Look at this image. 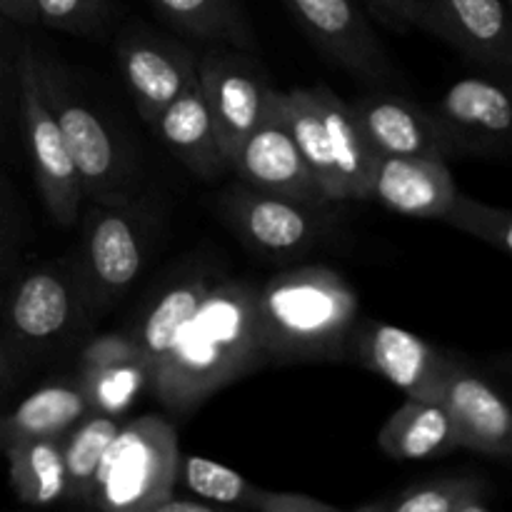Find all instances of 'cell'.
I'll return each mask as SVG.
<instances>
[{"label":"cell","instance_id":"obj_1","mask_svg":"<svg viewBox=\"0 0 512 512\" xmlns=\"http://www.w3.org/2000/svg\"><path fill=\"white\" fill-rule=\"evenodd\" d=\"M263 365L258 285L215 275L170 358L148 378V393L168 413L190 415L210 395Z\"/></svg>","mask_w":512,"mask_h":512},{"label":"cell","instance_id":"obj_2","mask_svg":"<svg viewBox=\"0 0 512 512\" xmlns=\"http://www.w3.org/2000/svg\"><path fill=\"white\" fill-rule=\"evenodd\" d=\"M358 293L335 268L298 265L258 285L265 363H338L358 320Z\"/></svg>","mask_w":512,"mask_h":512},{"label":"cell","instance_id":"obj_3","mask_svg":"<svg viewBox=\"0 0 512 512\" xmlns=\"http://www.w3.org/2000/svg\"><path fill=\"white\" fill-rule=\"evenodd\" d=\"M278 108L330 203L368 200L375 150L360 133L348 100L328 85L278 90Z\"/></svg>","mask_w":512,"mask_h":512},{"label":"cell","instance_id":"obj_4","mask_svg":"<svg viewBox=\"0 0 512 512\" xmlns=\"http://www.w3.org/2000/svg\"><path fill=\"white\" fill-rule=\"evenodd\" d=\"M90 320L75 260L25 270L0 300V328L20 378L58 358Z\"/></svg>","mask_w":512,"mask_h":512},{"label":"cell","instance_id":"obj_5","mask_svg":"<svg viewBox=\"0 0 512 512\" xmlns=\"http://www.w3.org/2000/svg\"><path fill=\"white\" fill-rule=\"evenodd\" d=\"M35 73L63 135L83 198L93 203H123L133 198V158L118 133L105 123L95 105L75 85L70 70L45 50L33 45Z\"/></svg>","mask_w":512,"mask_h":512},{"label":"cell","instance_id":"obj_6","mask_svg":"<svg viewBox=\"0 0 512 512\" xmlns=\"http://www.w3.org/2000/svg\"><path fill=\"white\" fill-rule=\"evenodd\" d=\"M180 475L175 428L158 415H140L120 425L98 465L88 508L108 512H153L173 495Z\"/></svg>","mask_w":512,"mask_h":512},{"label":"cell","instance_id":"obj_7","mask_svg":"<svg viewBox=\"0 0 512 512\" xmlns=\"http://www.w3.org/2000/svg\"><path fill=\"white\" fill-rule=\"evenodd\" d=\"M153 240V210L128 198L93 203L83 213V243L75 258L90 318L108 313L143 273Z\"/></svg>","mask_w":512,"mask_h":512},{"label":"cell","instance_id":"obj_8","mask_svg":"<svg viewBox=\"0 0 512 512\" xmlns=\"http://www.w3.org/2000/svg\"><path fill=\"white\" fill-rule=\"evenodd\" d=\"M328 205L300 203L283 195L263 193L245 183L228 185L218 198V210L233 233L255 253L273 260H295L318 248L333 235Z\"/></svg>","mask_w":512,"mask_h":512},{"label":"cell","instance_id":"obj_9","mask_svg":"<svg viewBox=\"0 0 512 512\" xmlns=\"http://www.w3.org/2000/svg\"><path fill=\"white\" fill-rule=\"evenodd\" d=\"M198 83L215 125L220 153L228 160L275 108L278 90L248 50L210 45L198 55Z\"/></svg>","mask_w":512,"mask_h":512},{"label":"cell","instance_id":"obj_10","mask_svg":"<svg viewBox=\"0 0 512 512\" xmlns=\"http://www.w3.org/2000/svg\"><path fill=\"white\" fill-rule=\"evenodd\" d=\"M18 113L23 123L25 145H28L30 168H33L35 185L40 190L45 210L60 228H70L80 213L78 173L73 168L63 135L53 118L48 100L40 90L38 73H35L33 40H23L18 48Z\"/></svg>","mask_w":512,"mask_h":512},{"label":"cell","instance_id":"obj_11","mask_svg":"<svg viewBox=\"0 0 512 512\" xmlns=\"http://www.w3.org/2000/svg\"><path fill=\"white\" fill-rule=\"evenodd\" d=\"M285 5L335 65L373 88L400 83L395 63L360 8V0H285Z\"/></svg>","mask_w":512,"mask_h":512},{"label":"cell","instance_id":"obj_12","mask_svg":"<svg viewBox=\"0 0 512 512\" xmlns=\"http://www.w3.org/2000/svg\"><path fill=\"white\" fill-rule=\"evenodd\" d=\"M455 353L380 320H355L345 360H355L413 400H435Z\"/></svg>","mask_w":512,"mask_h":512},{"label":"cell","instance_id":"obj_13","mask_svg":"<svg viewBox=\"0 0 512 512\" xmlns=\"http://www.w3.org/2000/svg\"><path fill=\"white\" fill-rule=\"evenodd\" d=\"M115 55L135 108L148 125L185 85L198 78V53L193 48L168 35L150 33L143 25L120 33Z\"/></svg>","mask_w":512,"mask_h":512},{"label":"cell","instance_id":"obj_14","mask_svg":"<svg viewBox=\"0 0 512 512\" xmlns=\"http://www.w3.org/2000/svg\"><path fill=\"white\" fill-rule=\"evenodd\" d=\"M438 403L450 415L458 445L493 460H510L512 413L508 400L463 355L455 353Z\"/></svg>","mask_w":512,"mask_h":512},{"label":"cell","instance_id":"obj_15","mask_svg":"<svg viewBox=\"0 0 512 512\" xmlns=\"http://www.w3.org/2000/svg\"><path fill=\"white\" fill-rule=\"evenodd\" d=\"M228 170L238 175L240 183L263 190V193L283 195V198L313 205L330 203L280 115L278 98H275V108L270 110L268 118L238 145Z\"/></svg>","mask_w":512,"mask_h":512},{"label":"cell","instance_id":"obj_16","mask_svg":"<svg viewBox=\"0 0 512 512\" xmlns=\"http://www.w3.org/2000/svg\"><path fill=\"white\" fill-rule=\"evenodd\" d=\"M348 105L375 155L440 160L455 155L433 110L423 108L408 95L378 88L368 90Z\"/></svg>","mask_w":512,"mask_h":512},{"label":"cell","instance_id":"obj_17","mask_svg":"<svg viewBox=\"0 0 512 512\" xmlns=\"http://www.w3.org/2000/svg\"><path fill=\"white\" fill-rule=\"evenodd\" d=\"M455 155H503L510 148L512 103L508 85L463 78L445 90L433 110Z\"/></svg>","mask_w":512,"mask_h":512},{"label":"cell","instance_id":"obj_18","mask_svg":"<svg viewBox=\"0 0 512 512\" xmlns=\"http://www.w3.org/2000/svg\"><path fill=\"white\" fill-rule=\"evenodd\" d=\"M435 38L485 68H512V43L505 0H425Z\"/></svg>","mask_w":512,"mask_h":512},{"label":"cell","instance_id":"obj_19","mask_svg":"<svg viewBox=\"0 0 512 512\" xmlns=\"http://www.w3.org/2000/svg\"><path fill=\"white\" fill-rule=\"evenodd\" d=\"M458 193L448 160L378 155L370 175L368 200H378L398 215L440 220Z\"/></svg>","mask_w":512,"mask_h":512},{"label":"cell","instance_id":"obj_20","mask_svg":"<svg viewBox=\"0 0 512 512\" xmlns=\"http://www.w3.org/2000/svg\"><path fill=\"white\" fill-rule=\"evenodd\" d=\"M160 143L178 158L195 178L218 180L228 173V160L220 153L215 125L203 98L198 78L185 85L150 123Z\"/></svg>","mask_w":512,"mask_h":512},{"label":"cell","instance_id":"obj_21","mask_svg":"<svg viewBox=\"0 0 512 512\" xmlns=\"http://www.w3.org/2000/svg\"><path fill=\"white\" fill-rule=\"evenodd\" d=\"M90 408L75 373L58 375L0 413V453L23 440L60 438Z\"/></svg>","mask_w":512,"mask_h":512},{"label":"cell","instance_id":"obj_22","mask_svg":"<svg viewBox=\"0 0 512 512\" xmlns=\"http://www.w3.org/2000/svg\"><path fill=\"white\" fill-rule=\"evenodd\" d=\"M213 278L215 273H205V270H193V273L178 275L153 300L148 313L143 315L140 325L133 330L140 348H143L150 375L170 358L180 333H183L185 325L190 323L193 313L198 310L200 300L208 293Z\"/></svg>","mask_w":512,"mask_h":512},{"label":"cell","instance_id":"obj_23","mask_svg":"<svg viewBox=\"0 0 512 512\" xmlns=\"http://www.w3.org/2000/svg\"><path fill=\"white\" fill-rule=\"evenodd\" d=\"M378 445L390 460H430L460 450L453 420L443 405L413 398L385 420Z\"/></svg>","mask_w":512,"mask_h":512},{"label":"cell","instance_id":"obj_24","mask_svg":"<svg viewBox=\"0 0 512 512\" xmlns=\"http://www.w3.org/2000/svg\"><path fill=\"white\" fill-rule=\"evenodd\" d=\"M493 488L480 475H443L358 505V512H488Z\"/></svg>","mask_w":512,"mask_h":512},{"label":"cell","instance_id":"obj_25","mask_svg":"<svg viewBox=\"0 0 512 512\" xmlns=\"http://www.w3.org/2000/svg\"><path fill=\"white\" fill-rule=\"evenodd\" d=\"M160 18L175 30L205 43H225L255 50V35L240 10L238 0H150Z\"/></svg>","mask_w":512,"mask_h":512},{"label":"cell","instance_id":"obj_26","mask_svg":"<svg viewBox=\"0 0 512 512\" xmlns=\"http://www.w3.org/2000/svg\"><path fill=\"white\" fill-rule=\"evenodd\" d=\"M13 495L25 505L65 500V463L60 438H35L3 450Z\"/></svg>","mask_w":512,"mask_h":512},{"label":"cell","instance_id":"obj_27","mask_svg":"<svg viewBox=\"0 0 512 512\" xmlns=\"http://www.w3.org/2000/svg\"><path fill=\"white\" fill-rule=\"evenodd\" d=\"M120 425H123L120 415L88 413L60 435L65 463V503H80L88 508L98 465Z\"/></svg>","mask_w":512,"mask_h":512},{"label":"cell","instance_id":"obj_28","mask_svg":"<svg viewBox=\"0 0 512 512\" xmlns=\"http://www.w3.org/2000/svg\"><path fill=\"white\" fill-rule=\"evenodd\" d=\"M75 378L85 395L90 413L123 418L138 395L148 390L150 370L145 363L123 365H75Z\"/></svg>","mask_w":512,"mask_h":512},{"label":"cell","instance_id":"obj_29","mask_svg":"<svg viewBox=\"0 0 512 512\" xmlns=\"http://www.w3.org/2000/svg\"><path fill=\"white\" fill-rule=\"evenodd\" d=\"M180 475L195 498L215 503L218 508H245L253 510L260 490L250 485L240 473L228 465H220L203 455H188L180 458Z\"/></svg>","mask_w":512,"mask_h":512},{"label":"cell","instance_id":"obj_30","mask_svg":"<svg viewBox=\"0 0 512 512\" xmlns=\"http://www.w3.org/2000/svg\"><path fill=\"white\" fill-rule=\"evenodd\" d=\"M443 223H448L450 228L460 230V233H468L473 238L483 240V243L493 245L500 253L510 255L512 253V213L498 205L480 203V200L468 198L458 190L455 198L450 200L448 208L440 215Z\"/></svg>","mask_w":512,"mask_h":512},{"label":"cell","instance_id":"obj_31","mask_svg":"<svg viewBox=\"0 0 512 512\" xmlns=\"http://www.w3.org/2000/svg\"><path fill=\"white\" fill-rule=\"evenodd\" d=\"M38 23L68 35H98L113 18L108 0H33Z\"/></svg>","mask_w":512,"mask_h":512},{"label":"cell","instance_id":"obj_32","mask_svg":"<svg viewBox=\"0 0 512 512\" xmlns=\"http://www.w3.org/2000/svg\"><path fill=\"white\" fill-rule=\"evenodd\" d=\"M123 363H145L143 348H140L135 333L113 330L90 338L78 355V365H123ZM148 365V363H145Z\"/></svg>","mask_w":512,"mask_h":512},{"label":"cell","instance_id":"obj_33","mask_svg":"<svg viewBox=\"0 0 512 512\" xmlns=\"http://www.w3.org/2000/svg\"><path fill=\"white\" fill-rule=\"evenodd\" d=\"M385 25L398 30L418 28L433 35V23L425 0H360Z\"/></svg>","mask_w":512,"mask_h":512},{"label":"cell","instance_id":"obj_34","mask_svg":"<svg viewBox=\"0 0 512 512\" xmlns=\"http://www.w3.org/2000/svg\"><path fill=\"white\" fill-rule=\"evenodd\" d=\"M18 243H20L18 213H15L8 180H5V175L0 173V278L13 268L15 258H18Z\"/></svg>","mask_w":512,"mask_h":512},{"label":"cell","instance_id":"obj_35","mask_svg":"<svg viewBox=\"0 0 512 512\" xmlns=\"http://www.w3.org/2000/svg\"><path fill=\"white\" fill-rule=\"evenodd\" d=\"M253 510L258 512H338V505L323 503L318 498H310L305 493H273V490H260Z\"/></svg>","mask_w":512,"mask_h":512},{"label":"cell","instance_id":"obj_36","mask_svg":"<svg viewBox=\"0 0 512 512\" xmlns=\"http://www.w3.org/2000/svg\"><path fill=\"white\" fill-rule=\"evenodd\" d=\"M15 60H18V53L15 58H8L3 35H0V135L8 130L13 103L18 105V63Z\"/></svg>","mask_w":512,"mask_h":512},{"label":"cell","instance_id":"obj_37","mask_svg":"<svg viewBox=\"0 0 512 512\" xmlns=\"http://www.w3.org/2000/svg\"><path fill=\"white\" fill-rule=\"evenodd\" d=\"M20 380L23 378L18 375V368H15L13 358H10V350H8V345H5V338H3V328H0V413H3V410L10 405L13 393L18 390Z\"/></svg>","mask_w":512,"mask_h":512},{"label":"cell","instance_id":"obj_38","mask_svg":"<svg viewBox=\"0 0 512 512\" xmlns=\"http://www.w3.org/2000/svg\"><path fill=\"white\" fill-rule=\"evenodd\" d=\"M0 15L18 25H33L38 23V15H35V3L33 0H0Z\"/></svg>","mask_w":512,"mask_h":512},{"label":"cell","instance_id":"obj_39","mask_svg":"<svg viewBox=\"0 0 512 512\" xmlns=\"http://www.w3.org/2000/svg\"><path fill=\"white\" fill-rule=\"evenodd\" d=\"M215 510H218V505L208 503V500L203 498H173V495L163 498L153 508V512H215Z\"/></svg>","mask_w":512,"mask_h":512}]
</instances>
